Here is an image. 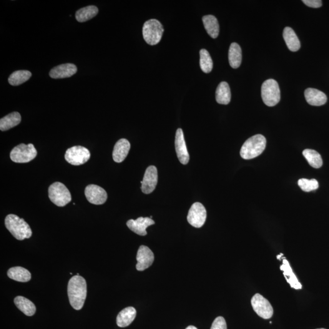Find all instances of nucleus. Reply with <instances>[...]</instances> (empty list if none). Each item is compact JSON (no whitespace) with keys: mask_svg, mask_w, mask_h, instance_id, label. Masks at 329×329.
<instances>
[{"mask_svg":"<svg viewBox=\"0 0 329 329\" xmlns=\"http://www.w3.org/2000/svg\"><path fill=\"white\" fill-rule=\"evenodd\" d=\"M67 292L70 305L75 310H81L87 296V283L84 278L76 275L70 278Z\"/></svg>","mask_w":329,"mask_h":329,"instance_id":"f257e3e1","label":"nucleus"},{"mask_svg":"<svg viewBox=\"0 0 329 329\" xmlns=\"http://www.w3.org/2000/svg\"><path fill=\"white\" fill-rule=\"evenodd\" d=\"M5 226L16 239L23 240L31 237V228L22 218L14 214H10L5 218Z\"/></svg>","mask_w":329,"mask_h":329,"instance_id":"f03ea898","label":"nucleus"},{"mask_svg":"<svg viewBox=\"0 0 329 329\" xmlns=\"http://www.w3.org/2000/svg\"><path fill=\"white\" fill-rule=\"evenodd\" d=\"M267 140L263 135L257 134L248 139L243 145L240 155L243 159L250 160L260 155L264 152Z\"/></svg>","mask_w":329,"mask_h":329,"instance_id":"7ed1b4c3","label":"nucleus"},{"mask_svg":"<svg viewBox=\"0 0 329 329\" xmlns=\"http://www.w3.org/2000/svg\"><path fill=\"white\" fill-rule=\"evenodd\" d=\"M164 32V27L156 19L149 20L145 23L143 27L144 39L150 45L159 44Z\"/></svg>","mask_w":329,"mask_h":329,"instance_id":"20e7f679","label":"nucleus"},{"mask_svg":"<svg viewBox=\"0 0 329 329\" xmlns=\"http://www.w3.org/2000/svg\"><path fill=\"white\" fill-rule=\"evenodd\" d=\"M50 200L55 205L64 207L72 201L71 193L64 184L56 182L50 186L49 188Z\"/></svg>","mask_w":329,"mask_h":329,"instance_id":"39448f33","label":"nucleus"},{"mask_svg":"<svg viewBox=\"0 0 329 329\" xmlns=\"http://www.w3.org/2000/svg\"><path fill=\"white\" fill-rule=\"evenodd\" d=\"M262 98L263 101L269 107L275 106L280 100L279 86L275 80L268 79L262 85Z\"/></svg>","mask_w":329,"mask_h":329,"instance_id":"423d86ee","label":"nucleus"},{"mask_svg":"<svg viewBox=\"0 0 329 329\" xmlns=\"http://www.w3.org/2000/svg\"><path fill=\"white\" fill-rule=\"evenodd\" d=\"M37 152L31 144H20L12 149L10 157L12 161L19 164L31 162L37 156Z\"/></svg>","mask_w":329,"mask_h":329,"instance_id":"0eeeda50","label":"nucleus"},{"mask_svg":"<svg viewBox=\"0 0 329 329\" xmlns=\"http://www.w3.org/2000/svg\"><path fill=\"white\" fill-rule=\"evenodd\" d=\"M90 155L89 150L86 148L75 146L67 150L65 158L69 164L77 166L86 163L90 159Z\"/></svg>","mask_w":329,"mask_h":329,"instance_id":"6e6552de","label":"nucleus"},{"mask_svg":"<svg viewBox=\"0 0 329 329\" xmlns=\"http://www.w3.org/2000/svg\"><path fill=\"white\" fill-rule=\"evenodd\" d=\"M253 310L260 317L268 320L273 315V308L269 301L260 294H255L251 300Z\"/></svg>","mask_w":329,"mask_h":329,"instance_id":"1a4fd4ad","label":"nucleus"},{"mask_svg":"<svg viewBox=\"0 0 329 329\" xmlns=\"http://www.w3.org/2000/svg\"><path fill=\"white\" fill-rule=\"evenodd\" d=\"M207 212L202 203L195 202L188 212L187 221L189 224L196 228H200L204 225Z\"/></svg>","mask_w":329,"mask_h":329,"instance_id":"9d476101","label":"nucleus"},{"mask_svg":"<svg viewBox=\"0 0 329 329\" xmlns=\"http://www.w3.org/2000/svg\"><path fill=\"white\" fill-rule=\"evenodd\" d=\"M85 195L88 202L95 205L103 204L107 199V194L105 190L94 184L87 186L85 189Z\"/></svg>","mask_w":329,"mask_h":329,"instance_id":"9b49d317","label":"nucleus"},{"mask_svg":"<svg viewBox=\"0 0 329 329\" xmlns=\"http://www.w3.org/2000/svg\"><path fill=\"white\" fill-rule=\"evenodd\" d=\"M158 181L157 168L150 166L145 173L144 179L141 181L142 191L145 194H150L155 190Z\"/></svg>","mask_w":329,"mask_h":329,"instance_id":"f8f14e48","label":"nucleus"},{"mask_svg":"<svg viewBox=\"0 0 329 329\" xmlns=\"http://www.w3.org/2000/svg\"><path fill=\"white\" fill-rule=\"evenodd\" d=\"M175 148L178 159L183 165H187L189 162L190 156L184 139V132L182 129H177L176 132Z\"/></svg>","mask_w":329,"mask_h":329,"instance_id":"ddd939ff","label":"nucleus"},{"mask_svg":"<svg viewBox=\"0 0 329 329\" xmlns=\"http://www.w3.org/2000/svg\"><path fill=\"white\" fill-rule=\"evenodd\" d=\"M154 260V255L152 251L146 246H140L137 255V270L140 271L147 270L152 265Z\"/></svg>","mask_w":329,"mask_h":329,"instance_id":"4468645a","label":"nucleus"},{"mask_svg":"<svg viewBox=\"0 0 329 329\" xmlns=\"http://www.w3.org/2000/svg\"><path fill=\"white\" fill-rule=\"evenodd\" d=\"M154 224V221L148 217H139L135 220H130L127 223V227L130 230L141 236L147 235V228Z\"/></svg>","mask_w":329,"mask_h":329,"instance_id":"2eb2a0df","label":"nucleus"},{"mask_svg":"<svg viewBox=\"0 0 329 329\" xmlns=\"http://www.w3.org/2000/svg\"><path fill=\"white\" fill-rule=\"evenodd\" d=\"M76 72V65L69 63L54 67L50 72V76L53 79L66 78L72 76Z\"/></svg>","mask_w":329,"mask_h":329,"instance_id":"dca6fc26","label":"nucleus"},{"mask_svg":"<svg viewBox=\"0 0 329 329\" xmlns=\"http://www.w3.org/2000/svg\"><path fill=\"white\" fill-rule=\"evenodd\" d=\"M304 95L306 101L314 106H321L327 102L328 98L325 93L318 89L308 88L305 90Z\"/></svg>","mask_w":329,"mask_h":329,"instance_id":"f3484780","label":"nucleus"},{"mask_svg":"<svg viewBox=\"0 0 329 329\" xmlns=\"http://www.w3.org/2000/svg\"><path fill=\"white\" fill-rule=\"evenodd\" d=\"M130 144L127 140L122 139L119 140L115 145L113 151V159L117 163H121L124 161L129 152Z\"/></svg>","mask_w":329,"mask_h":329,"instance_id":"a211bd4d","label":"nucleus"},{"mask_svg":"<svg viewBox=\"0 0 329 329\" xmlns=\"http://www.w3.org/2000/svg\"><path fill=\"white\" fill-rule=\"evenodd\" d=\"M137 315L136 310L134 307H128L120 311L117 317V324L120 328H126L129 326L135 320Z\"/></svg>","mask_w":329,"mask_h":329,"instance_id":"6ab92c4d","label":"nucleus"},{"mask_svg":"<svg viewBox=\"0 0 329 329\" xmlns=\"http://www.w3.org/2000/svg\"><path fill=\"white\" fill-rule=\"evenodd\" d=\"M280 270L283 271V275H284L286 280L287 282L291 285V287L296 289V290H300L302 288L300 282L296 277L295 273H293L292 268L290 267V263L285 258H283L282 261V265H281Z\"/></svg>","mask_w":329,"mask_h":329,"instance_id":"aec40b11","label":"nucleus"},{"mask_svg":"<svg viewBox=\"0 0 329 329\" xmlns=\"http://www.w3.org/2000/svg\"><path fill=\"white\" fill-rule=\"evenodd\" d=\"M283 37L288 49L291 51H298L301 48V43L295 32L290 27H285L283 30Z\"/></svg>","mask_w":329,"mask_h":329,"instance_id":"412c9836","label":"nucleus"},{"mask_svg":"<svg viewBox=\"0 0 329 329\" xmlns=\"http://www.w3.org/2000/svg\"><path fill=\"white\" fill-rule=\"evenodd\" d=\"M202 22L208 34L213 39L217 38L220 32L219 24L217 18L208 15L202 17Z\"/></svg>","mask_w":329,"mask_h":329,"instance_id":"4be33fe9","label":"nucleus"},{"mask_svg":"<svg viewBox=\"0 0 329 329\" xmlns=\"http://www.w3.org/2000/svg\"><path fill=\"white\" fill-rule=\"evenodd\" d=\"M242 61V51L240 45L237 43H232L228 50V61L231 67L237 69Z\"/></svg>","mask_w":329,"mask_h":329,"instance_id":"5701e85b","label":"nucleus"},{"mask_svg":"<svg viewBox=\"0 0 329 329\" xmlns=\"http://www.w3.org/2000/svg\"><path fill=\"white\" fill-rule=\"evenodd\" d=\"M14 303L16 307L25 315L31 316L36 313V306L28 299L23 297V296H17L14 299Z\"/></svg>","mask_w":329,"mask_h":329,"instance_id":"b1692460","label":"nucleus"},{"mask_svg":"<svg viewBox=\"0 0 329 329\" xmlns=\"http://www.w3.org/2000/svg\"><path fill=\"white\" fill-rule=\"evenodd\" d=\"M7 276L11 279L21 282H28L31 278L29 271L21 267L10 268L7 271Z\"/></svg>","mask_w":329,"mask_h":329,"instance_id":"393cba45","label":"nucleus"},{"mask_svg":"<svg viewBox=\"0 0 329 329\" xmlns=\"http://www.w3.org/2000/svg\"><path fill=\"white\" fill-rule=\"evenodd\" d=\"M21 120V115L19 112H12L0 120V129L6 131L19 125Z\"/></svg>","mask_w":329,"mask_h":329,"instance_id":"a878e982","label":"nucleus"},{"mask_svg":"<svg viewBox=\"0 0 329 329\" xmlns=\"http://www.w3.org/2000/svg\"><path fill=\"white\" fill-rule=\"evenodd\" d=\"M231 99L229 85L227 82L220 83L216 90V100L220 104H228Z\"/></svg>","mask_w":329,"mask_h":329,"instance_id":"bb28decb","label":"nucleus"},{"mask_svg":"<svg viewBox=\"0 0 329 329\" xmlns=\"http://www.w3.org/2000/svg\"><path fill=\"white\" fill-rule=\"evenodd\" d=\"M99 13V9L95 6H89L80 9L76 12V19L79 22H85L94 18Z\"/></svg>","mask_w":329,"mask_h":329,"instance_id":"cd10ccee","label":"nucleus"},{"mask_svg":"<svg viewBox=\"0 0 329 329\" xmlns=\"http://www.w3.org/2000/svg\"><path fill=\"white\" fill-rule=\"evenodd\" d=\"M32 76L31 73L27 70H18L10 75L8 81L13 86H17L26 82Z\"/></svg>","mask_w":329,"mask_h":329,"instance_id":"c85d7f7f","label":"nucleus"},{"mask_svg":"<svg viewBox=\"0 0 329 329\" xmlns=\"http://www.w3.org/2000/svg\"><path fill=\"white\" fill-rule=\"evenodd\" d=\"M304 156L307 160L311 167L320 168L323 166V159L321 155L313 150L306 149L303 152Z\"/></svg>","mask_w":329,"mask_h":329,"instance_id":"c756f323","label":"nucleus"},{"mask_svg":"<svg viewBox=\"0 0 329 329\" xmlns=\"http://www.w3.org/2000/svg\"><path fill=\"white\" fill-rule=\"evenodd\" d=\"M200 67L203 72L208 74L213 69V61L209 52L205 49H202L200 52Z\"/></svg>","mask_w":329,"mask_h":329,"instance_id":"7c9ffc66","label":"nucleus"},{"mask_svg":"<svg viewBox=\"0 0 329 329\" xmlns=\"http://www.w3.org/2000/svg\"><path fill=\"white\" fill-rule=\"evenodd\" d=\"M298 185L304 192H310L311 191L317 190L319 184L315 179L308 180L307 179H301L298 180Z\"/></svg>","mask_w":329,"mask_h":329,"instance_id":"2f4dec72","label":"nucleus"},{"mask_svg":"<svg viewBox=\"0 0 329 329\" xmlns=\"http://www.w3.org/2000/svg\"><path fill=\"white\" fill-rule=\"evenodd\" d=\"M210 329H227V322L222 316H218L213 321Z\"/></svg>","mask_w":329,"mask_h":329,"instance_id":"473e14b6","label":"nucleus"},{"mask_svg":"<svg viewBox=\"0 0 329 329\" xmlns=\"http://www.w3.org/2000/svg\"><path fill=\"white\" fill-rule=\"evenodd\" d=\"M303 2L307 6L313 8H319L322 6V1L320 0H303Z\"/></svg>","mask_w":329,"mask_h":329,"instance_id":"72a5a7b5","label":"nucleus"},{"mask_svg":"<svg viewBox=\"0 0 329 329\" xmlns=\"http://www.w3.org/2000/svg\"><path fill=\"white\" fill-rule=\"evenodd\" d=\"M185 329H198L197 328L195 327V326H188V327H187Z\"/></svg>","mask_w":329,"mask_h":329,"instance_id":"f704fd0d","label":"nucleus"},{"mask_svg":"<svg viewBox=\"0 0 329 329\" xmlns=\"http://www.w3.org/2000/svg\"><path fill=\"white\" fill-rule=\"evenodd\" d=\"M283 253H280V254L279 255L277 256L278 259L280 260L281 257H282V256H283Z\"/></svg>","mask_w":329,"mask_h":329,"instance_id":"c9c22d12","label":"nucleus"},{"mask_svg":"<svg viewBox=\"0 0 329 329\" xmlns=\"http://www.w3.org/2000/svg\"></svg>","mask_w":329,"mask_h":329,"instance_id":"e433bc0d","label":"nucleus"}]
</instances>
